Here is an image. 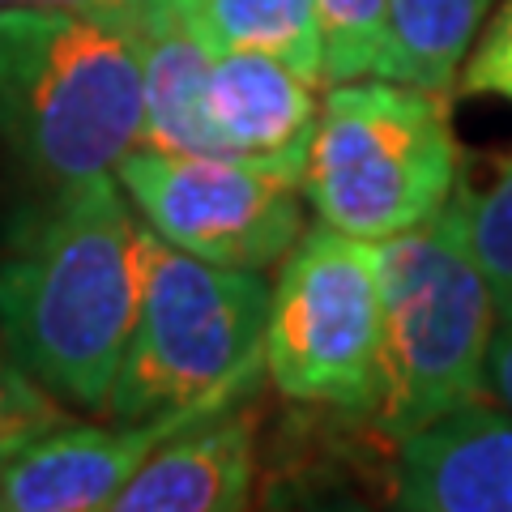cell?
Returning <instances> with one entry per match:
<instances>
[{"instance_id": "cell-9", "label": "cell", "mask_w": 512, "mask_h": 512, "mask_svg": "<svg viewBox=\"0 0 512 512\" xmlns=\"http://www.w3.org/2000/svg\"><path fill=\"white\" fill-rule=\"evenodd\" d=\"M397 444V508L512 512V410L474 397Z\"/></svg>"}, {"instance_id": "cell-5", "label": "cell", "mask_w": 512, "mask_h": 512, "mask_svg": "<svg viewBox=\"0 0 512 512\" xmlns=\"http://www.w3.org/2000/svg\"><path fill=\"white\" fill-rule=\"evenodd\" d=\"M303 192L325 227L372 244L427 222L457 192L440 90L393 77L329 86L303 158Z\"/></svg>"}, {"instance_id": "cell-18", "label": "cell", "mask_w": 512, "mask_h": 512, "mask_svg": "<svg viewBox=\"0 0 512 512\" xmlns=\"http://www.w3.org/2000/svg\"><path fill=\"white\" fill-rule=\"evenodd\" d=\"M461 86H466V94H495V99L512 103V0H504L491 13V22L478 30Z\"/></svg>"}, {"instance_id": "cell-15", "label": "cell", "mask_w": 512, "mask_h": 512, "mask_svg": "<svg viewBox=\"0 0 512 512\" xmlns=\"http://www.w3.org/2000/svg\"><path fill=\"white\" fill-rule=\"evenodd\" d=\"M320 35H325V73L320 82L338 86L355 77H376L384 52L389 0H316Z\"/></svg>"}, {"instance_id": "cell-10", "label": "cell", "mask_w": 512, "mask_h": 512, "mask_svg": "<svg viewBox=\"0 0 512 512\" xmlns=\"http://www.w3.org/2000/svg\"><path fill=\"white\" fill-rule=\"evenodd\" d=\"M256 478V427L222 406L192 419L141 461L111 500L116 512H235L248 508Z\"/></svg>"}, {"instance_id": "cell-14", "label": "cell", "mask_w": 512, "mask_h": 512, "mask_svg": "<svg viewBox=\"0 0 512 512\" xmlns=\"http://www.w3.org/2000/svg\"><path fill=\"white\" fill-rule=\"evenodd\" d=\"M184 9L214 52H265L312 86L325 73L316 0H184Z\"/></svg>"}, {"instance_id": "cell-2", "label": "cell", "mask_w": 512, "mask_h": 512, "mask_svg": "<svg viewBox=\"0 0 512 512\" xmlns=\"http://www.w3.org/2000/svg\"><path fill=\"white\" fill-rule=\"evenodd\" d=\"M0 146L47 192L141 146L137 9H0Z\"/></svg>"}, {"instance_id": "cell-11", "label": "cell", "mask_w": 512, "mask_h": 512, "mask_svg": "<svg viewBox=\"0 0 512 512\" xmlns=\"http://www.w3.org/2000/svg\"><path fill=\"white\" fill-rule=\"evenodd\" d=\"M137 30L141 146L167 154L235 158L210 116V64L218 52L197 35L184 0H137Z\"/></svg>"}, {"instance_id": "cell-21", "label": "cell", "mask_w": 512, "mask_h": 512, "mask_svg": "<svg viewBox=\"0 0 512 512\" xmlns=\"http://www.w3.org/2000/svg\"><path fill=\"white\" fill-rule=\"evenodd\" d=\"M0 457H5V453H0Z\"/></svg>"}, {"instance_id": "cell-20", "label": "cell", "mask_w": 512, "mask_h": 512, "mask_svg": "<svg viewBox=\"0 0 512 512\" xmlns=\"http://www.w3.org/2000/svg\"><path fill=\"white\" fill-rule=\"evenodd\" d=\"M0 9H137V0H0Z\"/></svg>"}, {"instance_id": "cell-19", "label": "cell", "mask_w": 512, "mask_h": 512, "mask_svg": "<svg viewBox=\"0 0 512 512\" xmlns=\"http://www.w3.org/2000/svg\"><path fill=\"white\" fill-rule=\"evenodd\" d=\"M487 393L512 410V299L495 303V333L487 346Z\"/></svg>"}, {"instance_id": "cell-4", "label": "cell", "mask_w": 512, "mask_h": 512, "mask_svg": "<svg viewBox=\"0 0 512 512\" xmlns=\"http://www.w3.org/2000/svg\"><path fill=\"white\" fill-rule=\"evenodd\" d=\"M466 197L376 244L380 261V359L367 414L402 440L487 389L495 295L474 261Z\"/></svg>"}, {"instance_id": "cell-13", "label": "cell", "mask_w": 512, "mask_h": 512, "mask_svg": "<svg viewBox=\"0 0 512 512\" xmlns=\"http://www.w3.org/2000/svg\"><path fill=\"white\" fill-rule=\"evenodd\" d=\"M495 0H389L376 77L423 90L453 86Z\"/></svg>"}, {"instance_id": "cell-7", "label": "cell", "mask_w": 512, "mask_h": 512, "mask_svg": "<svg viewBox=\"0 0 512 512\" xmlns=\"http://www.w3.org/2000/svg\"><path fill=\"white\" fill-rule=\"evenodd\" d=\"M116 180L158 239L210 265L269 269L303 235V175L286 167L137 146Z\"/></svg>"}, {"instance_id": "cell-12", "label": "cell", "mask_w": 512, "mask_h": 512, "mask_svg": "<svg viewBox=\"0 0 512 512\" xmlns=\"http://www.w3.org/2000/svg\"><path fill=\"white\" fill-rule=\"evenodd\" d=\"M210 116L235 158L303 175L316 128V94L265 52H218L210 64Z\"/></svg>"}, {"instance_id": "cell-17", "label": "cell", "mask_w": 512, "mask_h": 512, "mask_svg": "<svg viewBox=\"0 0 512 512\" xmlns=\"http://www.w3.org/2000/svg\"><path fill=\"white\" fill-rule=\"evenodd\" d=\"M60 423L64 410L56 406V397L43 393L39 380L26 376V367L9 355L5 338H0V453L43 436Z\"/></svg>"}, {"instance_id": "cell-3", "label": "cell", "mask_w": 512, "mask_h": 512, "mask_svg": "<svg viewBox=\"0 0 512 512\" xmlns=\"http://www.w3.org/2000/svg\"><path fill=\"white\" fill-rule=\"evenodd\" d=\"M269 291L261 269H227L141 231V295L111 419H201L235 406L265 376Z\"/></svg>"}, {"instance_id": "cell-16", "label": "cell", "mask_w": 512, "mask_h": 512, "mask_svg": "<svg viewBox=\"0 0 512 512\" xmlns=\"http://www.w3.org/2000/svg\"><path fill=\"white\" fill-rule=\"evenodd\" d=\"M466 227L474 261L483 265L495 303L512 299V163L478 197H466Z\"/></svg>"}, {"instance_id": "cell-6", "label": "cell", "mask_w": 512, "mask_h": 512, "mask_svg": "<svg viewBox=\"0 0 512 512\" xmlns=\"http://www.w3.org/2000/svg\"><path fill=\"white\" fill-rule=\"evenodd\" d=\"M380 359L376 244L320 227L295 239L269 291L265 376L303 406L367 414Z\"/></svg>"}, {"instance_id": "cell-8", "label": "cell", "mask_w": 512, "mask_h": 512, "mask_svg": "<svg viewBox=\"0 0 512 512\" xmlns=\"http://www.w3.org/2000/svg\"><path fill=\"white\" fill-rule=\"evenodd\" d=\"M205 419V414H201ZM192 419L124 423V427H52L0 457V508L5 512H86L111 508L167 436Z\"/></svg>"}, {"instance_id": "cell-1", "label": "cell", "mask_w": 512, "mask_h": 512, "mask_svg": "<svg viewBox=\"0 0 512 512\" xmlns=\"http://www.w3.org/2000/svg\"><path fill=\"white\" fill-rule=\"evenodd\" d=\"M141 222L116 175L52 192L0 256V338L43 393L107 410L141 295Z\"/></svg>"}]
</instances>
